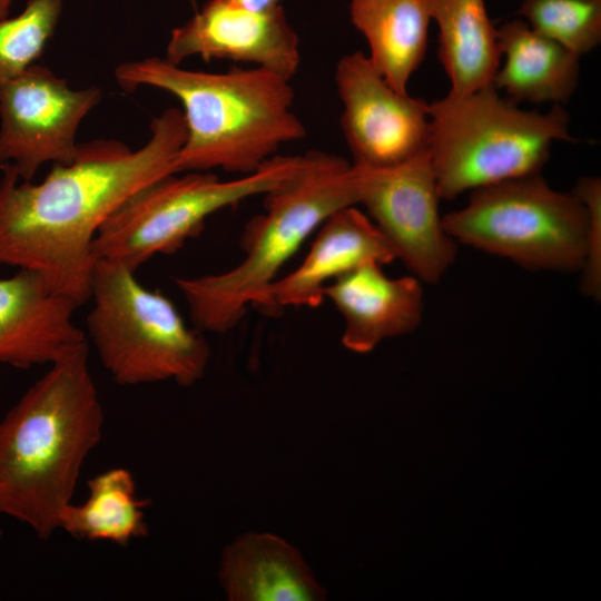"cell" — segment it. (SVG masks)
I'll use <instances>...</instances> for the list:
<instances>
[{
	"label": "cell",
	"mask_w": 601,
	"mask_h": 601,
	"mask_svg": "<svg viewBox=\"0 0 601 601\" xmlns=\"http://www.w3.org/2000/svg\"><path fill=\"white\" fill-rule=\"evenodd\" d=\"M150 130L137 150L115 139L79 144L71 162L52 164L37 184L0 165V265L38 272L79 306L89 300L99 227L132 194L175 174L187 136L183 111L166 109Z\"/></svg>",
	"instance_id": "6da1fadb"
},
{
	"label": "cell",
	"mask_w": 601,
	"mask_h": 601,
	"mask_svg": "<svg viewBox=\"0 0 601 601\" xmlns=\"http://www.w3.org/2000/svg\"><path fill=\"white\" fill-rule=\"evenodd\" d=\"M104 421L86 344L50 364L1 420L0 514L42 540L58 531Z\"/></svg>",
	"instance_id": "7a4b0ae2"
},
{
	"label": "cell",
	"mask_w": 601,
	"mask_h": 601,
	"mask_svg": "<svg viewBox=\"0 0 601 601\" xmlns=\"http://www.w3.org/2000/svg\"><path fill=\"white\" fill-rule=\"evenodd\" d=\"M115 76L127 91L150 86L180 101L187 136L175 174L220 168L247 175L306 136L290 79L266 68L205 72L151 57L119 65Z\"/></svg>",
	"instance_id": "3957f363"
},
{
	"label": "cell",
	"mask_w": 601,
	"mask_h": 601,
	"mask_svg": "<svg viewBox=\"0 0 601 601\" xmlns=\"http://www.w3.org/2000/svg\"><path fill=\"white\" fill-rule=\"evenodd\" d=\"M357 169L339 156L314 151L308 168L265 195V210L240 237L242 260L226 272L177 277L195 328L225 333L248 306L260 308L267 288L309 235L333 213L358 204Z\"/></svg>",
	"instance_id": "277c9868"
},
{
	"label": "cell",
	"mask_w": 601,
	"mask_h": 601,
	"mask_svg": "<svg viewBox=\"0 0 601 601\" xmlns=\"http://www.w3.org/2000/svg\"><path fill=\"white\" fill-rule=\"evenodd\" d=\"M454 239L536 270L601 267V197L583 203L552 189L541 173L471 193L466 206L442 217Z\"/></svg>",
	"instance_id": "5b68a950"
},
{
	"label": "cell",
	"mask_w": 601,
	"mask_h": 601,
	"mask_svg": "<svg viewBox=\"0 0 601 601\" xmlns=\"http://www.w3.org/2000/svg\"><path fill=\"white\" fill-rule=\"evenodd\" d=\"M561 105L524 110L494 86L428 104L427 155L441 199L541 173L554 141H577Z\"/></svg>",
	"instance_id": "8992f818"
},
{
	"label": "cell",
	"mask_w": 601,
	"mask_h": 601,
	"mask_svg": "<svg viewBox=\"0 0 601 601\" xmlns=\"http://www.w3.org/2000/svg\"><path fill=\"white\" fill-rule=\"evenodd\" d=\"M127 266L97 259L90 279L87 331L98 357L124 386L174 381L191 386L207 368L210 348L175 304L142 286Z\"/></svg>",
	"instance_id": "52a82bcc"
},
{
	"label": "cell",
	"mask_w": 601,
	"mask_h": 601,
	"mask_svg": "<svg viewBox=\"0 0 601 601\" xmlns=\"http://www.w3.org/2000/svg\"><path fill=\"white\" fill-rule=\"evenodd\" d=\"M313 156L314 151L274 156L256 171L230 180L207 171L160 178L132 194L102 223L92 244L95 257L136 272L156 255L180 249L213 214L290 183Z\"/></svg>",
	"instance_id": "ba28073f"
},
{
	"label": "cell",
	"mask_w": 601,
	"mask_h": 601,
	"mask_svg": "<svg viewBox=\"0 0 601 601\" xmlns=\"http://www.w3.org/2000/svg\"><path fill=\"white\" fill-rule=\"evenodd\" d=\"M354 166L358 204L396 258L420 280L437 283L454 262L456 247L439 214L441 197L427 150L392 167Z\"/></svg>",
	"instance_id": "9c48e42d"
},
{
	"label": "cell",
	"mask_w": 601,
	"mask_h": 601,
	"mask_svg": "<svg viewBox=\"0 0 601 601\" xmlns=\"http://www.w3.org/2000/svg\"><path fill=\"white\" fill-rule=\"evenodd\" d=\"M100 98L97 87L71 89L45 66L31 65L0 86V165L32 180L47 162H71L78 127Z\"/></svg>",
	"instance_id": "30bf717a"
},
{
	"label": "cell",
	"mask_w": 601,
	"mask_h": 601,
	"mask_svg": "<svg viewBox=\"0 0 601 601\" xmlns=\"http://www.w3.org/2000/svg\"><path fill=\"white\" fill-rule=\"evenodd\" d=\"M342 131L354 165L386 168L427 150L428 104L396 91L366 55L343 56L335 68Z\"/></svg>",
	"instance_id": "8fae6325"
},
{
	"label": "cell",
	"mask_w": 601,
	"mask_h": 601,
	"mask_svg": "<svg viewBox=\"0 0 601 601\" xmlns=\"http://www.w3.org/2000/svg\"><path fill=\"white\" fill-rule=\"evenodd\" d=\"M194 56L249 62L292 79L300 61L299 39L283 6L250 11L230 0H209L171 31L165 59L180 65Z\"/></svg>",
	"instance_id": "7c38bea8"
},
{
	"label": "cell",
	"mask_w": 601,
	"mask_h": 601,
	"mask_svg": "<svg viewBox=\"0 0 601 601\" xmlns=\"http://www.w3.org/2000/svg\"><path fill=\"white\" fill-rule=\"evenodd\" d=\"M79 305L38 272L19 268L0 279V364L50 365L87 344L75 325Z\"/></svg>",
	"instance_id": "4fadbf2b"
},
{
	"label": "cell",
	"mask_w": 601,
	"mask_h": 601,
	"mask_svg": "<svg viewBox=\"0 0 601 601\" xmlns=\"http://www.w3.org/2000/svg\"><path fill=\"white\" fill-rule=\"evenodd\" d=\"M318 233L299 266L267 288L259 309L274 314L286 307H317L327 285L368 263L396 259L390 243L368 216L354 206L342 208L318 227Z\"/></svg>",
	"instance_id": "5bb4252c"
},
{
	"label": "cell",
	"mask_w": 601,
	"mask_h": 601,
	"mask_svg": "<svg viewBox=\"0 0 601 601\" xmlns=\"http://www.w3.org/2000/svg\"><path fill=\"white\" fill-rule=\"evenodd\" d=\"M324 295L343 316V346L355 353H368L386 338L408 334L422 319L421 280L414 275L391 278L376 262L336 278Z\"/></svg>",
	"instance_id": "9a60e30c"
},
{
	"label": "cell",
	"mask_w": 601,
	"mask_h": 601,
	"mask_svg": "<svg viewBox=\"0 0 601 601\" xmlns=\"http://www.w3.org/2000/svg\"><path fill=\"white\" fill-rule=\"evenodd\" d=\"M218 580L229 601H323L325 587L300 551L267 532H246L221 551Z\"/></svg>",
	"instance_id": "2e32d148"
},
{
	"label": "cell",
	"mask_w": 601,
	"mask_h": 601,
	"mask_svg": "<svg viewBox=\"0 0 601 601\" xmlns=\"http://www.w3.org/2000/svg\"><path fill=\"white\" fill-rule=\"evenodd\" d=\"M497 43L504 63L493 86L504 90L514 102H553L569 100L580 77V56L538 33L522 19L503 23Z\"/></svg>",
	"instance_id": "e0dca14e"
},
{
	"label": "cell",
	"mask_w": 601,
	"mask_h": 601,
	"mask_svg": "<svg viewBox=\"0 0 601 601\" xmlns=\"http://www.w3.org/2000/svg\"><path fill=\"white\" fill-rule=\"evenodd\" d=\"M353 26L364 36L368 59L398 92L424 59L431 0H351Z\"/></svg>",
	"instance_id": "ac0fdd59"
},
{
	"label": "cell",
	"mask_w": 601,
	"mask_h": 601,
	"mask_svg": "<svg viewBox=\"0 0 601 601\" xmlns=\"http://www.w3.org/2000/svg\"><path fill=\"white\" fill-rule=\"evenodd\" d=\"M439 26V59L451 93L467 95L493 86L501 52L484 0H431Z\"/></svg>",
	"instance_id": "d6986e66"
},
{
	"label": "cell",
	"mask_w": 601,
	"mask_h": 601,
	"mask_svg": "<svg viewBox=\"0 0 601 601\" xmlns=\"http://www.w3.org/2000/svg\"><path fill=\"white\" fill-rule=\"evenodd\" d=\"M88 497L81 504H68L59 530L79 540L128 545L148 535L145 510L150 500L136 494L131 472L125 467L104 471L87 482Z\"/></svg>",
	"instance_id": "ffe728a7"
},
{
	"label": "cell",
	"mask_w": 601,
	"mask_h": 601,
	"mask_svg": "<svg viewBox=\"0 0 601 601\" xmlns=\"http://www.w3.org/2000/svg\"><path fill=\"white\" fill-rule=\"evenodd\" d=\"M516 14L578 56L601 42V0H521Z\"/></svg>",
	"instance_id": "44dd1931"
},
{
	"label": "cell",
	"mask_w": 601,
	"mask_h": 601,
	"mask_svg": "<svg viewBox=\"0 0 601 601\" xmlns=\"http://www.w3.org/2000/svg\"><path fill=\"white\" fill-rule=\"evenodd\" d=\"M63 0H28L14 17L0 18V86L41 56L52 37Z\"/></svg>",
	"instance_id": "7402d4cb"
},
{
	"label": "cell",
	"mask_w": 601,
	"mask_h": 601,
	"mask_svg": "<svg viewBox=\"0 0 601 601\" xmlns=\"http://www.w3.org/2000/svg\"><path fill=\"white\" fill-rule=\"evenodd\" d=\"M250 11H269L282 6L284 0H230Z\"/></svg>",
	"instance_id": "603a6c76"
},
{
	"label": "cell",
	"mask_w": 601,
	"mask_h": 601,
	"mask_svg": "<svg viewBox=\"0 0 601 601\" xmlns=\"http://www.w3.org/2000/svg\"><path fill=\"white\" fill-rule=\"evenodd\" d=\"M2 536H3V532H2V530L0 529V541H1Z\"/></svg>",
	"instance_id": "cb8c5ba5"
}]
</instances>
